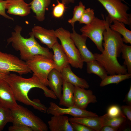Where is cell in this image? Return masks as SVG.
Wrapping results in <instances>:
<instances>
[{
	"label": "cell",
	"instance_id": "6da1fadb",
	"mask_svg": "<svg viewBox=\"0 0 131 131\" xmlns=\"http://www.w3.org/2000/svg\"><path fill=\"white\" fill-rule=\"evenodd\" d=\"M106 27L103 33L104 49L101 54H94L95 60L104 67L109 75L128 73L125 66L118 60L120 56L123 41L121 35L112 29L109 20L106 17Z\"/></svg>",
	"mask_w": 131,
	"mask_h": 131
},
{
	"label": "cell",
	"instance_id": "7a4b0ae2",
	"mask_svg": "<svg viewBox=\"0 0 131 131\" xmlns=\"http://www.w3.org/2000/svg\"><path fill=\"white\" fill-rule=\"evenodd\" d=\"M5 80L11 87L16 101L32 106L41 112H46L47 108L39 99L32 100L29 98L28 93L32 89L40 88L43 91L46 97L55 99L57 98L53 91L49 89L33 74L31 77L25 78L15 74L10 73L7 75Z\"/></svg>",
	"mask_w": 131,
	"mask_h": 131
},
{
	"label": "cell",
	"instance_id": "3957f363",
	"mask_svg": "<svg viewBox=\"0 0 131 131\" xmlns=\"http://www.w3.org/2000/svg\"><path fill=\"white\" fill-rule=\"evenodd\" d=\"M22 27L17 25L11 36L7 40V44L11 43L13 47L20 52L21 59L26 61L34 56L38 55L45 56L52 59L53 54L48 48L42 46L35 40L33 35L30 33V37L25 38L21 34Z\"/></svg>",
	"mask_w": 131,
	"mask_h": 131
},
{
	"label": "cell",
	"instance_id": "277c9868",
	"mask_svg": "<svg viewBox=\"0 0 131 131\" xmlns=\"http://www.w3.org/2000/svg\"><path fill=\"white\" fill-rule=\"evenodd\" d=\"M55 31L56 37L61 42V45L66 56L69 64L74 67L82 68L84 62L71 37V33L62 27L58 28Z\"/></svg>",
	"mask_w": 131,
	"mask_h": 131
},
{
	"label": "cell",
	"instance_id": "5b68a950",
	"mask_svg": "<svg viewBox=\"0 0 131 131\" xmlns=\"http://www.w3.org/2000/svg\"><path fill=\"white\" fill-rule=\"evenodd\" d=\"M12 111L13 118L12 123L24 125L31 128L33 131L48 130L47 125L43 121L27 108L19 105L17 109Z\"/></svg>",
	"mask_w": 131,
	"mask_h": 131
},
{
	"label": "cell",
	"instance_id": "8992f818",
	"mask_svg": "<svg viewBox=\"0 0 131 131\" xmlns=\"http://www.w3.org/2000/svg\"><path fill=\"white\" fill-rule=\"evenodd\" d=\"M104 7L108 13L107 16L111 24L116 20L130 26L131 24V15L128 13L129 9L122 0H97Z\"/></svg>",
	"mask_w": 131,
	"mask_h": 131
},
{
	"label": "cell",
	"instance_id": "52a82bcc",
	"mask_svg": "<svg viewBox=\"0 0 131 131\" xmlns=\"http://www.w3.org/2000/svg\"><path fill=\"white\" fill-rule=\"evenodd\" d=\"M25 62L33 74L43 84L48 86V75L53 69L55 68L53 59L43 55H38Z\"/></svg>",
	"mask_w": 131,
	"mask_h": 131
},
{
	"label": "cell",
	"instance_id": "ba28073f",
	"mask_svg": "<svg viewBox=\"0 0 131 131\" xmlns=\"http://www.w3.org/2000/svg\"><path fill=\"white\" fill-rule=\"evenodd\" d=\"M15 72L21 75L31 73L25 61L13 54L0 50V72L9 74Z\"/></svg>",
	"mask_w": 131,
	"mask_h": 131
},
{
	"label": "cell",
	"instance_id": "9c48e42d",
	"mask_svg": "<svg viewBox=\"0 0 131 131\" xmlns=\"http://www.w3.org/2000/svg\"><path fill=\"white\" fill-rule=\"evenodd\" d=\"M102 17L103 20L95 17L90 23L84 26L80 29L82 34L89 38L101 52L104 49L103 33L106 27L105 20L103 16Z\"/></svg>",
	"mask_w": 131,
	"mask_h": 131
},
{
	"label": "cell",
	"instance_id": "30bf717a",
	"mask_svg": "<svg viewBox=\"0 0 131 131\" xmlns=\"http://www.w3.org/2000/svg\"><path fill=\"white\" fill-rule=\"evenodd\" d=\"M49 103V106L47 108L46 112L48 114L53 115L67 114L72 115L74 117L98 116L95 113L74 106L67 107V108H63L59 107L54 102H51Z\"/></svg>",
	"mask_w": 131,
	"mask_h": 131
},
{
	"label": "cell",
	"instance_id": "8fae6325",
	"mask_svg": "<svg viewBox=\"0 0 131 131\" xmlns=\"http://www.w3.org/2000/svg\"><path fill=\"white\" fill-rule=\"evenodd\" d=\"M0 104L12 110H16L19 105L16 102L13 92L8 83L0 79Z\"/></svg>",
	"mask_w": 131,
	"mask_h": 131
},
{
	"label": "cell",
	"instance_id": "7c38bea8",
	"mask_svg": "<svg viewBox=\"0 0 131 131\" xmlns=\"http://www.w3.org/2000/svg\"><path fill=\"white\" fill-rule=\"evenodd\" d=\"M71 37L78 50L83 62L86 63L96 60L94 54L87 47L86 44L87 37L82 34L77 33L74 27L72 28Z\"/></svg>",
	"mask_w": 131,
	"mask_h": 131
},
{
	"label": "cell",
	"instance_id": "4fadbf2b",
	"mask_svg": "<svg viewBox=\"0 0 131 131\" xmlns=\"http://www.w3.org/2000/svg\"><path fill=\"white\" fill-rule=\"evenodd\" d=\"M74 106L85 109L90 103L97 102L96 97L90 90L74 86Z\"/></svg>",
	"mask_w": 131,
	"mask_h": 131
},
{
	"label": "cell",
	"instance_id": "5bb4252c",
	"mask_svg": "<svg viewBox=\"0 0 131 131\" xmlns=\"http://www.w3.org/2000/svg\"><path fill=\"white\" fill-rule=\"evenodd\" d=\"M30 33L49 49H52L53 45L58 42L55 31L52 29H47L40 26H35Z\"/></svg>",
	"mask_w": 131,
	"mask_h": 131
},
{
	"label": "cell",
	"instance_id": "9a60e30c",
	"mask_svg": "<svg viewBox=\"0 0 131 131\" xmlns=\"http://www.w3.org/2000/svg\"><path fill=\"white\" fill-rule=\"evenodd\" d=\"M6 9L8 13L21 16H27L31 13L30 5L24 0H7Z\"/></svg>",
	"mask_w": 131,
	"mask_h": 131
},
{
	"label": "cell",
	"instance_id": "2e32d148",
	"mask_svg": "<svg viewBox=\"0 0 131 131\" xmlns=\"http://www.w3.org/2000/svg\"><path fill=\"white\" fill-rule=\"evenodd\" d=\"M50 131H74L69 120L64 115H54L48 122Z\"/></svg>",
	"mask_w": 131,
	"mask_h": 131
},
{
	"label": "cell",
	"instance_id": "e0dca14e",
	"mask_svg": "<svg viewBox=\"0 0 131 131\" xmlns=\"http://www.w3.org/2000/svg\"><path fill=\"white\" fill-rule=\"evenodd\" d=\"M48 79V86L54 92L57 98L59 99L62 95V86L64 82L61 72L55 68L53 69L49 73Z\"/></svg>",
	"mask_w": 131,
	"mask_h": 131
},
{
	"label": "cell",
	"instance_id": "ac0fdd59",
	"mask_svg": "<svg viewBox=\"0 0 131 131\" xmlns=\"http://www.w3.org/2000/svg\"><path fill=\"white\" fill-rule=\"evenodd\" d=\"M52 49L54 52L53 60L55 69L61 72L64 68L69 64L67 58L58 42L53 45Z\"/></svg>",
	"mask_w": 131,
	"mask_h": 131
},
{
	"label": "cell",
	"instance_id": "d6986e66",
	"mask_svg": "<svg viewBox=\"0 0 131 131\" xmlns=\"http://www.w3.org/2000/svg\"><path fill=\"white\" fill-rule=\"evenodd\" d=\"M61 73L64 80L74 86L85 89L89 88V85L86 80L74 74L69 65L64 68Z\"/></svg>",
	"mask_w": 131,
	"mask_h": 131
},
{
	"label": "cell",
	"instance_id": "ffe728a7",
	"mask_svg": "<svg viewBox=\"0 0 131 131\" xmlns=\"http://www.w3.org/2000/svg\"><path fill=\"white\" fill-rule=\"evenodd\" d=\"M70 122H75L83 125L94 131H100L103 126L102 116L83 117L69 118Z\"/></svg>",
	"mask_w": 131,
	"mask_h": 131
},
{
	"label": "cell",
	"instance_id": "44dd1931",
	"mask_svg": "<svg viewBox=\"0 0 131 131\" xmlns=\"http://www.w3.org/2000/svg\"><path fill=\"white\" fill-rule=\"evenodd\" d=\"M51 1V0H33L29 4L38 21L42 22L45 20L46 11L48 10Z\"/></svg>",
	"mask_w": 131,
	"mask_h": 131
},
{
	"label": "cell",
	"instance_id": "7402d4cb",
	"mask_svg": "<svg viewBox=\"0 0 131 131\" xmlns=\"http://www.w3.org/2000/svg\"><path fill=\"white\" fill-rule=\"evenodd\" d=\"M62 86L63 93L59 105L67 107L74 106V86L64 80Z\"/></svg>",
	"mask_w": 131,
	"mask_h": 131
},
{
	"label": "cell",
	"instance_id": "603a6c76",
	"mask_svg": "<svg viewBox=\"0 0 131 131\" xmlns=\"http://www.w3.org/2000/svg\"><path fill=\"white\" fill-rule=\"evenodd\" d=\"M113 22V24L110 25V28L123 36V42L131 44V31L126 28L123 23L116 20H114Z\"/></svg>",
	"mask_w": 131,
	"mask_h": 131
},
{
	"label": "cell",
	"instance_id": "cb8c5ba5",
	"mask_svg": "<svg viewBox=\"0 0 131 131\" xmlns=\"http://www.w3.org/2000/svg\"><path fill=\"white\" fill-rule=\"evenodd\" d=\"M87 71L89 74H93L98 76L102 80L108 75V73L104 67L96 60L86 63Z\"/></svg>",
	"mask_w": 131,
	"mask_h": 131
},
{
	"label": "cell",
	"instance_id": "d4e9b609",
	"mask_svg": "<svg viewBox=\"0 0 131 131\" xmlns=\"http://www.w3.org/2000/svg\"><path fill=\"white\" fill-rule=\"evenodd\" d=\"M131 74L127 73L124 74H119L108 75L102 80L100 86L103 87L111 84H118L120 82L131 78Z\"/></svg>",
	"mask_w": 131,
	"mask_h": 131
},
{
	"label": "cell",
	"instance_id": "484cf974",
	"mask_svg": "<svg viewBox=\"0 0 131 131\" xmlns=\"http://www.w3.org/2000/svg\"><path fill=\"white\" fill-rule=\"evenodd\" d=\"M103 125L109 126L119 129L126 120L125 116L117 117H111L106 114L102 116Z\"/></svg>",
	"mask_w": 131,
	"mask_h": 131
},
{
	"label": "cell",
	"instance_id": "4316f807",
	"mask_svg": "<svg viewBox=\"0 0 131 131\" xmlns=\"http://www.w3.org/2000/svg\"><path fill=\"white\" fill-rule=\"evenodd\" d=\"M13 120L12 111L0 104V131L3 130L7 123H12Z\"/></svg>",
	"mask_w": 131,
	"mask_h": 131
},
{
	"label": "cell",
	"instance_id": "83f0119b",
	"mask_svg": "<svg viewBox=\"0 0 131 131\" xmlns=\"http://www.w3.org/2000/svg\"><path fill=\"white\" fill-rule=\"evenodd\" d=\"M123 64L126 66L128 73L131 74V46L123 43L121 49Z\"/></svg>",
	"mask_w": 131,
	"mask_h": 131
},
{
	"label": "cell",
	"instance_id": "f1b7e54d",
	"mask_svg": "<svg viewBox=\"0 0 131 131\" xmlns=\"http://www.w3.org/2000/svg\"><path fill=\"white\" fill-rule=\"evenodd\" d=\"M85 9V6L81 1L79 2L78 5L75 6L73 10V17L68 21L73 28L74 27L75 22L80 20Z\"/></svg>",
	"mask_w": 131,
	"mask_h": 131
},
{
	"label": "cell",
	"instance_id": "f546056e",
	"mask_svg": "<svg viewBox=\"0 0 131 131\" xmlns=\"http://www.w3.org/2000/svg\"><path fill=\"white\" fill-rule=\"evenodd\" d=\"M95 17L94 9L88 8L85 9L79 22L80 24L87 25L90 23Z\"/></svg>",
	"mask_w": 131,
	"mask_h": 131
},
{
	"label": "cell",
	"instance_id": "4dcf8cb0",
	"mask_svg": "<svg viewBox=\"0 0 131 131\" xmlns=\"http://www.w3.org/2000/svg\"><path fill=\"white\" fill-rule=\"evenodd\" d=\"M107 115L111 117H117L125 116L122 112L121 108L117 105H113L108 108Z\"/></svg>",
	"mask_w": 131,
	"mask_h": 131
},
{
	"label": "cell",
	"instance_id": "1f68e13d",
	"mask_svg": "<svg viewBox=\"0 0 131 131\" xmlns=\"http://www.w3.org/2000/svg\"><path fill=\"white\" fill-rule=\"evenodd\" d=\"M57 4L53 8L52 14L53 16L56 18H59L63 15L65 11V5L62 2H59L57 0Z\"/></svg>",
	"mask_w": 131,
	"mask_h": 131
},
{
	"label": "cell",
	"instance_id": "d6a6232c",
	"mask_svg": "<svg viewBox=\"0 0 131 131\" xmlns=\"http://www.w3.org/2000/svg\"><path fill=\"white\" fill-rule=\"evenodd\" d=\"M8 128L9 131H33L30 127L18 123H12Z\"/></svg>",
	"mask_w": 131,
	"mask_h": 131
},
{
	"label": "cell",
	"instance_id": "836d02e7",
	"mask_svg": "<svg viewBox=\"0 0 131 131\" xmlns=\"http://www.w3.org/2000/svg\"><path fill=\"white\" fill-rule=\"evenodd\" d=\"M71 125L75 131H94L93 130L82 124L74 122H70Z\"/></svg>",
	"mask_w": 131,
	"mask_h": 131
},
{
	"label": "cell",
	"instance_id": "e575fe53",
	"mask_svg": "<svg viewBox=\"0 0 131 131\" xmlns=\"http://www.w3.org/2000/svg\"><path fill=\"white\" fill-rule=\"evenodd\" d=\"M7 0L0 1V15L6 18L14 21L13 18L7 15L5 11Z\"/></svg>",
	"mask_w": 131,
	"mask_h": 131
},
{
	"label": "cell",
	"instance_id": "d590c367",
	"mask_svg": "<svg viewBox=\"0 0 131 131\" xmlns=\"http://www.w3.org/2000/svg\"><path fill=\"white\" fill-rule=\"evenodd\" d=\"M121 108L124 115L130 121H131V105H123Z\"/></svg>",
	"mask_w": 131,
	"mask_h": 131
},
{
	"label": "cell",
	"instance_id": "8d00e7d4",
	"mask_svg": "<svg viewBox=\"0 0 131 131\" xmlns=\"http://www.w3.org/2000/svg\"><path fill=\"white\" fill-rule=\"evenodd\" d=\"M124 101H125L128 105H131V85Z\"/></svg>",
	"mask_w": 131,
	"mask_h": 131
},
{
	"label": "cell",
	"instance_id": "74e56055",
	"mask_svg": "<svg viewBox=\"0 0 131 131\" xmlns=\"http://www.w3.org/2000/svg\"><path fill=\"white\" fill-rule=\"evenodd\" d=\"M118 129L109 126H103L100 130V131H116Z\"/></svg>",
	"mask_w": 131,
	"mask_h": 131
},
{
	"label": "cell",
	"instance_id": "f35d334b",
	"mask_svg": "<svg viewBox=\"0 0 131 131\" xmlns=\"http://www.w3.org/2000/svg\"><path fill=\"white\" fill-rule=\"evenodd\" d=\"M62 2L65 5H67L70 3H74V0H61Z\"/></svg>",
	"mask_w": 131,
	"mask_h": 131
},
{
	"label": "cell",
	"instance_id": "ab89813d",
	"mask_svg": "<svg viewBox=\"0 0 131 131\" xmlns=\"http://www.w3.org/2000/svg\"><path fill=\"white\" fill-rule=\"evenodd\" d=\"M0 72V79H2L5 80V79L8 74Z\"/></svg>",
	"mask_w": 131,
	"mask_h": 131
},
{
	"label": "cell",
	"instance_id": "60d3db41",
	"mask_svg": "<svg viewBox=\"0 0 131 131\" xmlns=\"http://www.w3.org/2000/svg\"><path fill=\"white\" fill-rule=\"evenodd\" d=\"M5 0H0V1H4Z\"/></svg>",
	"mask_w": 131,
	"mask_h": 131
},
{
	"label": "cell",
	"instance_id": "b9f144b4",
	"mask_svg": "<svg viewBox=\"0 0 131 131\" xmlns=\"http://www.w3.org/2000/svg\"><path fill=\"white\" fill-rule=\"evenodd\" d=\"M122 0L123 1L126 2L124 0Z\"/></svg>",
	"mask_w": 131,
	"mask_h": 131
}]
</instances>
